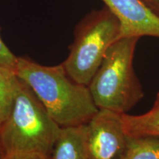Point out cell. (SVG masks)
Segmentation results:
<instances>
[{
	"label": "cell",
	"instance_id": "obj_1",
	"mask_svg": "<svg viewBox=\"0 0 159 159\" xmlns=\"http://www.w3.org/2000/svg\"><path fill=\"white\" fill-rule=\"evenodd\" d=\"M15 71L61 128L87 124L99 110L88 85L71 78L63 63L47 66L18 57Z\"/></svg>",
	"mask_w": 159,
	"mask_h": 159
},
{
	"label": "cell",
	"instance_id": "obj_2",
	"mask_svg": "<svg viewBox=\"0 0 159 159\" xmlns=\"http://www.w3.org/2000/svg\"><path fill=\"white\" fill-rule=\"evenodd\" d=\"M61 130L30 87L19 77L13 110L0 128L5 158L19 155L52 157Z\"/></svg>",
	"mask_w": 159,
	"mask_h": 159
},
{
	"label": "cell",
	"instance_id": "obj_3",
	"mask_svg": "<svg viewBox=\"0 0 159 159\" xmlns=\"http://www.w3.org/2000/svg\"><path fill=\"white\" fill-rule=\"evenodd\" d=\"M139 38H120L109 47L89 85L99 109L127 114L144 97L134 57Z\"/></svg>",
	"mask_w": 159,
	"mask_h": 159
},
{
	"label": "cell",
	"instance_id": "obj_4",
	"mask_svg": "<svg viewBox=\"0 0 159 159\" xmlns=\"http://www.w3.org/2000/svg\"><path fill=\"white\" fill-rule=\"evenodd\" d=\"M120 39V23L106 6L94 11L77 25L70 52L63 63L67 74L88 85L109 47Z\"/></svg>",
	"mask_w": 159,
	"mask_h": 159
},
{
	"label": "cell",
	"instance_id": "obj_5",
	"mask_svg": "<svg viewBox=\"0 0 159 159\" xmlns=\"http://www.w3.org/2000/svg\"><path fill=\"white\" fill-rule=\"evenodd\" d=\"M122 115L99 109L85 124V144L89 159H125L128 136Z\"/></svg>",
	"mask_w": 159,
	"mask_h": 159
},
{
	"label": "cell",
	"instance_id": "obj_6",
	"mask_svg": "<svg viewBox=\"0 0 159 159\" xmlns=\"http://www.w3.org/2000/svg\"><path fill=\"white\" fill-rule=\"evenodd\" d=\"M120 23V38H159V15L144 0H102Z\"/></svg>",
	"mask_w": 159,
	"mask_h": 159
},
{
	"label": "cell",
	"instance_id": "obj_7",
	"mask_svg": "<svg viewBox=\"0 0 159 159\" xmlns=\"http://www.w3.org/2000/svg\"><path fill=\"white\" fill-rule=\"evenodd\" d=\"M85 124L61 128L54 147L52 159H89L85 144Z\"/></svg>",
	"mask_w": 159,
	"mask_h": 159
},
{
	"label": "cell",
	"instance_id": "obj_8",
	"mask_svg": "<svg viewBox=\"0 0 159 159\" xmlns=\"http://www.w3.org/2000/svg\"><path fill=\"white\" fill-rule=\"evenodd\" d=\"M122 119L128 137L150 136L159 138V92L148 112L141 115L122 114Z\"/></svg>",
	"mask_w": 159,
	"mask_h": 159
},
{
	"label": "cell",
	"instance_id": "obj_9",
	"mask_svg": "<svg viewBox=\"0 0 159 159\" xmlns=\"http://www.w3.org/2000/svg\"><path fill=\"white\" fill-rule=\"evenodd\" d=\"M18 81L19 77L14 69L0 65V128L13 110Z\"/></svg>",
	"mask_w": 159,
	"mask_h": 159
},
{
	"label": "cell",
	"instance_id": "obj_10",
	"mask_svg": "<svg viewBox=\"0 0 159 159\" xmlns=\"http://www.w3.org/2000/svg\"><path fill=\"white\" fill-rule=\"evenodd\" d=\"M125 159H159V138L150 136L128 137Z\"/></svg>",
	"mask_w": 159,
	"mask_h": 159
},
{
	"label": "cell",
	"instance_id": "obj_11",
	"mask_svg": "<svg viewBox=\"0 0 159 159\" xmlns=\"http://www.w3.org/2000/svg\"><path fill=\"white\" fill-rule=\"evenodd\" d=\"M18 57L11 52L0 37V65L16 70Z\"/></svg>",
	"mask_w": 159,
	"mask_h": 159
},
{
	"label": "cell",
	"instance_id": "obj_12",
	"mask_svg": "<svg viewBox=\"0 0 159 159\" xmlns=\"http://www.w3.org/2000/svg\"><path fill=\"white\" fill-rule=\"evenodd\" d=\"M4 159H52V157L36 156V155H19L5 157Z\"/></svg>",
	"mask_w": 159,
	"mask_h": 159
},
{
	"label": "cell",
	"instance_id": "obj_13",
	"mask_svg": "<svg viewBox=\"0 0 159 159\" xmlns=\"http://www.w3.org/2000/svg\"><path fill=\"white\" fill-rule=\"evenodd\" d=\"M144 1L159 15V0H144Z\"/></svg>",
	"mask_w": 159,
	"mask_h": 159
},
{
	"label": "cell",
	"instance_id": "obj_14",
	"mask_svg": "<svg viewBox=\"0 0 159 159\" xmlns=\"http://www.w3.org/2000/svg\"><path fill=\"white\" fill-rule=\"evenodd\" d=\"M5 158V154H4L2 147L1 141H0V159H4Z\"/></svg>",
	"mask_w": 159,
	"mask_h": 159
}]
</instances>
